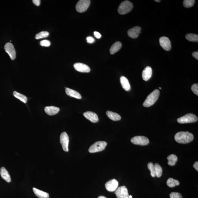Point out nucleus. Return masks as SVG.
Instances as JSON below:
<instances>
[{
    "label": "nucleus",
    "mask_w": 198,
    "mask_h": 198,
    "mask_svg": "<svg viewBox=\"0 0 198 198\" xmlns=\"http://www.w3.org/2000/svg\"><path fill=\"white\" fill-rule=\"evenodd\" d=\"M194 136L188 131H181L176 134L175 139L176 142L180 144H186L193 140Z\"/></svg>",
    "instance_id": "f257e3e1"
},
{
    "label": "nucleus",
    "mask_w": 198,
    "mask_h": 198,
    "mask_svg": "<svg viewBox=\"0 0 198 198\" xmlns=\"http://www.w3.org/2000/svg\"><path fill=\"white\" fill-rule=\"evenodd\" d=\"M159 95L160 91L159 90H154L147 97L143 104V106L145 107H148L153 105L156 102L159 98Z\"/></svg>",
    "instance_id": "f03ea898"
},
{
    "label": "nucleus",
    "mask_w": 198,
    "mask_h": 198,
    "mask_svg": "<svg viewBox=\"0 0 198 198\" xmlns=\"http://www.w3.org/2000/svg\"><path fill=\"white\" fill-rule=\"evenodd\" d=\"M133 7V3L128 1L123 2L119 7L118 12L122 15L125 14L130 12Z\"/></svg>",
    "instance_id": "7ed1b4c3"
},
{
    "label": "nucleus",
    "mask_w": 198,
    "mask_h": 198,
    "mask_svg": "<svg viewBox=\"0 0 198 198\" xmlns=\"http://www.w3.org/2000/svg\"><path fill=\"white\" fill-rule=\"evenodd\" d=\"M107 145V143L105 141H98L91 145L89 148V151L91 153L102 151L105 148Z\"/></svg>",
    "instance_id": "20e7f679"
},
{
    "label": "nucleus",
    "mask_w": 198,
    "mask_h": 198,
    "mask_svg": "<svg viewBox=\"0 0 198 198\" xmlns=\"http://www.w3.org/2000/svg\"><path fill=\"white\" fill-rule=\"evenodd\" d=\"M197 120V117L192 113L187 114L177 119V122L181 124L195 122Z\"/></svg>",
    "instance_id": "39448f33"
},
{
    "label": "nucleus",
    "mask_w": 198,
    "mask_h": 198,
    "mask_svg": "<svg viewBox=\"0 0 198 198\" xmlns=\"http://www.w3.org/2000/svg\"><path fill=\"white\" fill-rule=\"evenodd\" d=\"M91 1L89 0H80L77 3L76 9L77 12L83 13L89 8Z\"/></svg>",
    "instance_id": "423d86ee"
},
{
    "label": "nucleus",
    "mask_w": 198,
    "mask_h": 198,
    "mask_svg": "<svg viewBox=\"0 0 198 198\" xmlns=\"http://www.w3.org/2000/svg\"><path fill=\"white\" fill-rule=\"evenodd\" d=\"M131 142L133 144L139 145H146L149 144V141L147 138L142 136H137L131 139Z\"/></svg>",
    "instance_id": "0eeeda50"
},
{
    "label": "nucleus",
    "mask_w": 198,
    "mask_h": 198,
    "mask_svg": "<svg viewBox=\"0 0 198 198\" xmlns=\"http://www.w3.org/2000/svg\"><path fill=\"white\" fill-rule=\"evenodd\" d=\"M60 142L64 151L66 152H68L69 138L68 136L65 132H63L61 134Z\"/></svg>",
    "instance_id": "6e6552de"
},
{
    "label": "nucleus",
    "mask_w": 198,
    "mask_h": 198,
    "mask_svg": "<svg viewBox=\"0 0 198 198\" xmlns=\"http://www.w3.org/2000/svg\"><path fill=\"white\" fill-rule=\"evenodd\" d=\"M115 194L117 198H129L127 189L124 186L117 188L115 191Z\"/></svg>",
    "instance_id": "1a4fd4ad"
},
{
    "label": "nucleus",
    "mask_w": 198,
    "mask_h": 198,
    "mask_svg": "<svg viewBox=\"0 0 198 198\" xmlns=\"http://www.w3.org/2000/svg\"><path fill=\"white\" fill-rule=\"evenodd\" d=\"M4 48L6 52L9 54L11 60H14L16 57V52L14 46L11 43H7Z\"/></svg>",
    "instance_id": "9d476101"
},
{
    "label": "nucleus",
    "mask_w": 198,
    "mask_h": 198,
    "mask_svg": "<svg viewBox=\"0 0 198 198\" xmlns=\"http://www.w3.org/2000/svg\"><path fill=\"white\" fill-rule=\"evenodd\" d=\"M161 46L166 51H169L171 49V43L168 38L166 36L161 37L159 39Z\"/></svg>",
    "instance_id": "9b49d317"
},
{
    "label": "nucleus",
    "mask_w": 198,
    "mask_h": 198,
    "mask_svg": "<svg viewBox=\"0 0 198 198\" xmlns=\"http://www.w3.org/2000/svg\"><path fill=\"white\" fill-rule=\"evenodd\" d=\"M119 185L118 182L116 179H113L107 182L105 185V188L108 191L114 192L116 190Z\"/></svg>",
    "instance_id": "f8f14e48"
},
{
    "label": "nucleus",
    "mask_w": 198,
    "mask_h": 198,
    "mask_svg": "<svg viewBox=\"0 0 198 198\" xmlns=\"http://www.w3.org/2000/svg\"><path fill=\"white\" fill-rule=\"evenodd\" d=\"M75 69L79 72L89 73L90 71V68L87 65L82 63H76L73 65Z\"/></svg>",
    "instance_id": "ddd939ff"
},
{
    "label": "nucleus",
    "mask_w": 198,
    "mask_h": 198,
    "mask_svg": "<svg viewBox=\"0 0 198 198\" xmlns=\"http://www.w3.org/2000/svg\"><path fill=\"white\" fill-rule=\"evenodd\" d=\"M141 28L139 26H135L132 28L128 30L127 34L129 37L135 38L138 37L141 31Z\"/></svg>",
    "instance_id": "4468645a"
},
{
    "label": "nucleus",
    "mask_w": 198,
    "mask_h": 198,
    "mask_svg": "<svg viewBox=\"0 0 198 198\" xmlns=\"http://www.w3.org/2000/svg\"><path fill=\"white\" fill-rule=\"evenodd\" d=\"M83 115L86 118L93 123H97L98 122L99 119L98 116L96 113L91 111L85 112Z\"/></svg>",
    "instance_id": "2eb2a0df"
},
{
    "label": "nucleus",
    "mask_w": 198,
    "mask_h": 198,
    "mask_svg": "<svg viewBox=\"0 0 198 198\" xmlns=\"http://www.w3.org/2000/svg\"><path fill=\"white\" fill-rule=\"evenodd\" d=\"M152 75V70L150 67H147L145 68L142 72V77L143 79L147 81L151 78Z\"/></svg>",
    "instance_id": "dca6fc26"
},
{
    "label": "nucleus",
    "mask_w": 198,
    "mask_h": 198,
    "mask_svg": "<svg viewBox=\"0 0 198 198\" xmlns=\"http://www.w3.org/2000/svg\"><path fill=\"white\" fill-rule=\"evenodd\" d=\"M45 112L50 116L57 114L60 111L59 108L54 106H46L45 108Z\"/></svg>",
    "instance_id": "f3484780"
},
{
    "label": "nucleus",
    "mask_w": 198,
    "mask_h": 198,
    "mask_svg": "<svg viewBox=\"0 0 198 198\" xmlns=\"http://www.w3.org/2000/svg\"><path fill=\"white\" fill-rule=\"evenodd\" d=\"M120 82L123 89L126 91H129L131 90V86L128 79L126 77L122 76L120 78Z\"/></svg>",
    "instance_id": "a211bd4d"
},
{
    "label": "nucleus",
    "mask_w": 198,
    "mask_h": 198,
    "mask_svg": "<svg viewBox=\"0 0 198 198\" xmlns=\"http://www.w3.org/2000/svg\"><path fill=\"white\" fill-rule=\"evenodd\" d=\"M65 92L67 95L69 96L78 99H80L82 98L81 95L78 92L69 88H66Z\"/></svg>",
    "instance_id": "6ab92c4d"
},
{
    "label": "nucleus",
    "mask_w": 198,
    "mask_h": 198,
    "mask_svg": "<svg viewBox=\"0 0 198 198\" xmlns=\"http://www.w3.org/2000/svg\"><path fill=\"white\" fill-rule=\"evenodd\" d=\"M0 174L2 178L7 182L8 183L10 182L11 180L10 175L4 167H2L1 168L0 170Z\"/></svg>",
    "instance_id": "aec40b11"
},
{
    "label": "nucleus",
    "mask_w": 198,
    "mask_h": 198,
    "mask_svg": "<svg viewBox=\"0 0 198 198\" xmlns=\"http://www.w3.org/2000/svg\"><path fill=\"white\" fill-rule=\"evenodd\" d=\"M122 47V44L120 42H117L112 45L110 49V54H113L119 51Z\"/></svg>",
    "instance_id": "412c9836"
},
{
    "label": "nucleus",
    "mask_w": 198,
    "mask_h": 198,
    "mask_svg": "<svg viewBox=\"0 0 198 198\" xmlns=\"http://www.w3.org/2000/svg\"><path fill=\"white\" fill-rule=\"evenodd\" d=\"M33 190L35 195L39 198H49V193L46 192H44L43 191L40 190L38 189L34 188Z\"/></svg>",
    "instance_id": "4be33fe9"
},
{
    "label": "nucleus",
    "mask_w": 198,
    "mask_h": 198,
    "mask_svg": "<svg viewBox=\"0 0 198 198\" xmlns=\"http://www.w3.org/2000/svg\"><path fill=\"white\" fill-rule=\"evenodd\" d=\"M106 114L111 120L113 121H119L121 120L120 116L117 113L110 111L106 112Z\"/></svg>",
    "instance_id": "5701e85b"
},
{
    "label": "nucleus",
    "mask_w": 198,
    "mask_h": 198,
    "mask_svg": "<svg viewBox=\"0 0 198 198\" xmlns=\"http://www.w3.org/2000/svg\"><path fill=\"white\" fill-rule=\"evenodd\" d=\"M167 159L168 160V164L171 166H174L178 161V157L177 156L174 154L169 155Z\"/></svg>",
    "instance_id": "b1692460"
},
{
    "label": "nucleus",
    "mask_w": 198,
    "mask_h": 198,
    "mask_svg": "<svg viewBox=\"0 0 198 198\" xmlns=\"http://www.w3.org/2000/svg\"><path fill=\"white\" fill-rule=\"evenodd\" d=\"M180 184L179 181L177 180H176L172 178H169L167 181V186L170 188H174L177 186H178Z\"/></svg>",
    "instance_id": "393cba45"
},
{
    "label": "nucleus",
    "mask_w": 198,
    "mask_h": 198,
    "mask_svg": "<svg viewBox=\"0 0 198 198\" xmlns=\"http://www.w3.org/2000/svg\"><path fill=\"white\" fill-rule=\"evenodd\" d=\"M13 94L14 96L16 97V98L19 99L22 102H23L24 103H26L27 101V98L25 95L21 94L20 93H18L16 91H14L13 93Z\"/></svg>",
    "instance_id": "a878e982"
},
{
    "label": "nucleus",
    "mask_w": 198,
    "mask_h": 198,
    "mask_svg": "<svg viewBox=\"0 0 198 198\" xmlns=\"http://www.w3.org/2000/svg\"><path fill=\"white\" fill-rule=\"evenodd\" d=\"M154 167L155 168V171L156 176L158 178H160L161 177L162 175L163 169L161 166L158 163H156L154 165Z\"/></svg>",
    "instance_id": "bb28decb"
},
{
    "label": "nucleus",
    "mask_w": 198,
    "mask_h": 198,
    "mask_svg": "<svg viewBox=\"0 0 198 198\" xmlns=\"http://www.w3.org/2000/svg\"><path fill=\"white\" fill-rule=\"evenodd\" d=\"M185 37L189 41L194 42H198V35L193 34H187Z\"/></svg>",
    "instance_id": "cd10ccee"
},
{
    "label": "nucleus",
    "mask_w": 198,
    "mask_h": 198,
    "mask_svg": "<svg viewBox=\"0 0 198 198\" xmlns=\"http://www.w3.org/2000/svg\"><path fill=\"white\" fill-rule=\"evenodd\" d=\"M49 33L47 31H42L36 35L35 38L36 39H38L40 38H47L49 36Z\"/></svg>",
    "instance_id": "c85d7f7f"
},
{
    "label": "nucleus",
    "mask_w": 198,
    "mask_h": 198,
    "mask_svg": "<svg viewBox=\"0 0 198 198\" xmlns=\"http://www.w3.org/2000/svg\"><path fill=\"white\" fill-rule=\"evenodd\" d=\"M148 168L150 171V174L153 177H155L156 174L155 168L153 163L150 162L148 164Z\"/></svg>",
    "instance_id": "c756f323"
},
{
    "label": "nucleus",
    "mask_w": 198,
    "mask_h": 198,
    "mask_svg": "<svg viewBox=\"0 0 198 198\" xmlns=\"http://www.w3.org/2000/svg\"><path fill=\"white\" fill-rule=\"evenodd\" d=\"M195 2L194 0H185L183 2V5L186 8H189L193 6Z\"/></svg>",
    "instance_id": "7c9ffc66"
},
{
    "label": "nucleus",
    "mask_w": 198,
    "mask_h": 198,
    "mask_svg": "<svg viewBox=\"0 0 198 198\" xmlns=\"http://www.w3.org/2000/svg\"><path fill=\"white\" fill-rule=\"evenodd\" d=\"M170 196V198H183L181 194L178 192H171Z\"/></svg>",
    "instance_id": "2f4dec72"
},
{
    "label": "nucleus",
    "mask_w": 198,
    "mask_h": 198,
    "mask_svg": "<svg viewBox=\"0 0 198 198\" xmlns=\"http://www.w3.org/2000/svg\"><path fill=\"white\" fill-rule=\"evenodd\" d=\"M40 45L42 46L49 47L51 43L49 40H44L40 42Z\"/></svg>",
    "instance_id": "473e14b6"
},
{
    "label": "nucleus",
    "mask_w": 198,
    "mask_h": 198,
    "mask_svg": "<svg viewBox=\"0 0 198 198\" xmlns=\"http://www.w3.org/2000/svg\"><path fill=\"white\" fill-rule=\"evenodd\" d=\"M192 90L195 94L198 95V84L197 83L194 84L192 86Z\"/></svg>",
    "instance_id": "72a5a7b5"
},
{
    "label": "nucleus",
    "mask_w": 198,
    "mask_h": 198,
    "mask_svg": "<svg viewBox=\"0 0 198 198\" xmlns=\"http://www.w3.org/2000/svg\"><path fill=\"white\" fill-rule=\"evenodd\" d=\"M86 39H87V42L89 43H92L94 42V38L91 36L88 37L86 38Z\"/></svg>",
    "instance_id": "f704fd0d"
},
{
    "label": "nucleus",
    "mask_w": 198,
    "mask_h": 198,
    "mask_svg": "<svg viewBox=\"0 0 198 198\" xmlns=\"http://www.w3.org/2000/svg\"><path fill=\"white\" fill-rule=\"evenodd\" d=\"M33 3L36 6H39L40 5V2L41 1L40 0H33L32 1Z\"/></svg>",
    "instance_id": "c9c22d12"
},
{
    "label": "nucleus",
    "mask_w": 198,
    "mask_h": 198,
    "mask_svg": "<svg viewBox=\"0 0 198 198\" xmlns=\"http://www.w3.org/2000/svg\"><path fill=\"white\" fill-rule=\"evenodd\" d=\"M94 34V35L95 37H96L97 38H101V36L100 33L98 32H96V31H95Z\"/></svg>",
    "instance_id": "e433bc0d"
},
{
    "label": "nucleus",
    "mask_w": 198,
    "mask_h": 198,
    "mask_svg": "<svg viewBox=\"0 0 198 198\" xmlns=\"http://www.w3.org/2000/svg\"><path fill=\"white\" fill-rule=\"evenodd\" d=\"M193 56L194 57V58H195L197 60H198V51H195L192 53Z\"/></svg>",
    "instance_id": "4c0bfd02"
},
{
    "label": "nucleus",
    "mask_w": 198,
    "mask_h": 198,
    "mask_svg": "<svg viewBox=\"0 0 198 198\" xmlns=\"http://www.w3.org/2000/svg\"><path fill=\"white\" fill-rule=\"evenodd\" d=\"M193 167L195 169L198 171V161H196L195 163H194L193 165Z\"/></svg>",
    "instance_id": "58836bf2"
},
{
    "label": "nucleus",
    "mask_w": 198,
    "mask_h": 198,
    "mask_svg": "<svg viewBox=\"0 0 198 198\" xmlns=\"http://www.w3.org/2000/svg\"><path fill=\"white\" fill-rule=\"evenodd\" d=\"M98 198H106L105 197V196H99V197H98Z\"/></svg>",
    "instance_id": "ea45409f"
},
{
    "label": "nucleus",
    "mask_w": 198,
    "mask_h": 198,
    "mask_svg": "<svg viewBox=\"0 0 198 198\" xmlns=\"http://www.w3.org/2000/svg\"><path fill=\"white\" fill-rule=\"evenodd\" d=\"M155 1H156V2H160L161 1H160H160H159H159H158V0H155Z\"/></svg>",
    "instance_id": "a19ab883"
},
{
    "label": "nucleus",
    "mask_w": 198,
    "mask_h": 198,
    "mask_svg": "<svg viewBox=\"0 0 198 198\" xmlns=\"http://www.w3.org/2000/svg\"><path fill=\"white\" fill-rule=\"evenodd\" d=\"M129 198H132L131 196H129Z\"/></svg>",
    "instance_id": "79ce46f5"
},
{
    "label": "nucleus",
    "mask_w": 198,
    "mask_h": 198,
    "mask_svg": "<svg viewBox=\"0 0 198 198\" xmlns=\"http://www.w3.org/2000/svg\"><path fill=\"white\" fill-rule=\"evenodd\" d=\"M159 89H161V87H159Z\"/></svg>",
    "instance_id": "37998d69"
}]
</instances>
